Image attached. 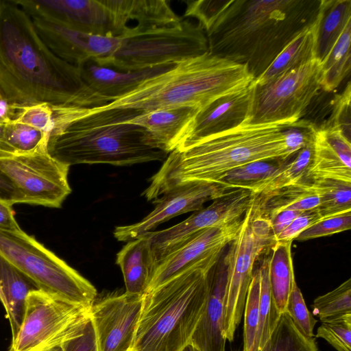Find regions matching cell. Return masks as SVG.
<instances>
[{
  "label": "cell",
  "mask_w": 351,
  "mask_h": 351,
  "mask_svg": "<svg viewBox=\"0 0 351 351\" xmlns=\"http://www.w3.org/2000/svg\"><path fill=\"white\" fill-rule=\"evenodd\" d=\"M15 104L10 102L5 98L0 99V123L8 124L14 120L16 114Z\"/></svg>",
  "instance_id": "51"
},
{
  "label": "cell",
  "mask_w": 351,
  "mask_h": 351,
  "mask_svg": "<svg viewBox=\"0 0 351 351\" xmlns=\"http://www.w3.org/2000/svg\"><path fill=\"white\" fill-rule=\"evenodd\" d=\"M0 92L18 106L49 102L93 108L111 101L88 86L79 66L49 49L30 16L11 1L0 7Z\"/></svg>",
  "instance_id": "1"
},
{
  "label": "cell",
  "mask_w": 351,
  "mask_h": 351,
  "mask_svg": "<svg viewBox=\"0 0 351 351\" xmlns=\"http://www.w3.org/2000/svg\"><path fill=\"white\" fill-rule=\"evenodd\" d=\"M46 351H63L62 345H58L56 346H54L49 350H47Z\"/></svg>",
  "instance_id": "54"
},
{
  "label": "cell",
  "mask_w": 351,
  "mask_h": 351,
  "mask_svg": "<svg viewBox=\"0 0 351 351\" xmlns=\"http://www.w3.org/2000/svg\"><path fill=\"white\" fill-rule=\"evenodd\" d=\"M315 337L325 339L337 351H351V314L322 321Z\"/></svg>",
  "instance_id": "41"
},
{
  "label": "cell",
  "mask_w": 351,
  "mask_h": 351,
  "mask_svg": "<svg viewBox=\"0 0 351 351\" xmlns=\"http://www.w3.org/2000/svg\"><path fill=\"white\" fill-rule=\"evenodd\" d=\"M12 206V204L0 199V230H21L15 219V213Z\"/></svg>",
  "instance_id": "50"
},
{
  "label": "cell",
  "mask_w": 351,
  "mask_h": 351,
  "mask_svg": "<svg viewBox=\"0 0 351 351\" xmlns=\"http://www.w3.org/2000/svg\"><path fill=\"white\" fill-rule=\"evenodd\" d=\"M0 199L12 205L23 204V199L10 180L0 170Z\"/></svg>",
  "instance_id": "48"
},
{
  "label": "cell",
  "mask_w": 351,
  "mask_h": 351,
  "mask_svg": "<svg viewBox=\"0 0 351 351\" xmlns=\"http://www.w3.org/2000/svg\"><path fill=\"white\" fill-rule=\"evenodd\" d=\"M0 256L39 289L73 304L87 307L93 304L95 287L22 229L0 230Z\"/></svg>",
  "instance_id": "7"
},
{
  "label": "cell",
  "mask_w": 351,
  "mask_h": 351,
  "mask_svg": "<svg viewBox=\"0 0 351 351\" xmlns=\"http://www.w3.org/2000/svg\"><path fill=\"white\" fill-rule=\"evenodd\" d=\"M351 21L346 25L337 43L322 63L321 88L335 90L350 75L351 68Z\"/></svg>",
  "instance_id": "33"
},
{
  "label": "cell",
  "mask_w": 351,
  "mask_h": 351,
  "mask_svg": "<svg viewBox=\"0 0 351 351\" xmlns=\"http://www.w3.org/2000/svg\"><path fill=\"white\" fill-rule=\"evenodd\" d=\"M123 38L121 47L100 66L136 72L176 64L208 51L204 30L199 23L188 19Z\"/></svg>",
  "instance_id": "8"
},
{
  "label": "cell",
  "mask_w": 351,
  "mask_h": 351,
  "mask_svg": "<svg viewBox=\"0 0 351 351\" xmlns=\"http://www.w3.org/2000/svg\"><path fill=\"white\" fill-rule=\"evenodd\" d=\"M69 166L48 151L32 154L0 156V170L10 180L23 204L60 208L71 193Z\"/></svg>",
  "instance_id": "12"
},
{
  "label": "cell",
  "mask_w": 351,
  "mask_h": 351,
  "mask_svg": "<svg viewBox=\"0 0 351 351\" xmlns=\"http://www.w3.org/2000/svg\"><path fill=\"white\" fill-rule=\"evenodd\" d=\"M306 179H328L351 183V167L345 164L328 143L322 128H317L314 134L312 159Z\"/></svg>",
  "instance_id": "31"
},
{
  "label": "cell",
  "mask_w": 351,
  "mask_h": 351,
  "mask_svg": "<svg viewBox=\"0 0 351 351\" xmlns=\"http://www.w3.org/2000/svg\"><path fill=\"white\" fill-rule=\"evenodd\" d=\"M282 162L256 161L245 164L228 172L218 183L230 189L251 190L271 176Z\"/></svg>",
  "instance_id": "38"
},
{
  "label": "cell",
  "mask_w": 351,
  "mask_h": 351,
  "mask_svg": "<svg viewBox=\"0 0 351 351\" xmlns=\"http://www.w3.org/2000/svg\"><path fill=\"white\" fill-rule=\"evenodd\" d=\"M2 98H3V97H2V95H1V93L0 92V99H2Z\"/></svg>",
  "instance_id": "55"
},
{
  "label": "cell",
  "mask_w": 351,
  "mask_h": 351,
  "mask_svg": "<svg viewBox=\"0 0 351 351\" xmlns=\"http://www.w3.org/2000/svg\"><path fill=\"white\" fill-rule=\"evenodd\" d=\"M253 81L245 88L223 95L201 109L177 149H183L207 136L247 123L255 90Z\"/></svg>",
  "instance_id": "19"
},
{
  "label": "cell",
  "mask_w": 351,
  "mask_h": 351,
  "mask_svg": "<svg viewBox=\"0 0 351 351\" xmlns=\"http://www.w3.org/2000/svg\"><path fill=\"white\" fill-rule=\"evenodd\" d=\"M254 79L244 65L210 53L176 63L145 80L101 109H130L138 116L157 109L193 106L202 109L215 99L247 87Z\"/></svg>",
  "instance_id": "4"
},
{
  "label": "cell",
  "mask_w": 351,
  "mask_h": 351,
  "mask_svg": "<svg viewBox=\"0 0 351 351\" xmlns=\"http://www.w3.org/2000/svg\"><path fill=\"white\" fill-rule=\"evenodd\" d=\"M322 219L317 208L304 211L295 217L282 232L274 238V243L293 242L300 233Z\"/></svg>",
  "instance_id": "46"
},
{
  "label": "cell",
  "mask_w": 351,
  "mask_h": 351,
  "mask_svg": "<svg viewBox=\"0 0 351 351\" xmlns=\"http://www.w3.org/2000/svg\"><path fill=\"white\" fill-rule=\"evenodd\" d=\"M1 3H2V1H0V7L1 5Z\"/></svg>",
  "instance_id": "56"
},
{
  "label": "cell",
  "mask_w": 351,
  "mask_h": 351,
  "mask_svg": "<svg viewBox=\"0 0 351 351\" xmlns=\"http://www.w3.org/2000/svg\"><path fill=\"white\" fill-rule=\"evenodd\" d=\"M47 151L69 167L78 164L130 166L161 161L168 154L152 147L145 129L136 124L85 125L75 121L49 137Z\"/></svg>",
  "instance_id": "6"
},
{
  "label": "cell",
  "mask_w": 351,
  "mask_h": 351,
  "mask_svg": "<svg viewBox=\"0 0 351 351\" xmlns=\"http://www.w3.org/2000/svg\"><path fill=\"white\" fill-rule=\"evenodd\" d=\"M90 309L40 289L31 291L22 325L8 351H46L62 345L82 333Z\"/></svg>",
  "instance_id": "10"
},
{
  "label": "cell",
  "mask_w": 351,
  "mask_h": 351,
  "mask_svg": "<svg viewBox=\"0 0 351 351\" xmlns=\"http://www.w3.org/2000/svg\"><path fill=\"white\" fill-rule=\"evenodd\" d=\"M199 110L188 106L157 109L142 114L128 123L145 128L150 145L169 154L182 143Z\"/></svg>",
  "instance_id": "22"
},
{
  "label": "cell",
  "mask_w": 351,
  "mask_h": 351,
  "mask_svg": "<svg viewBox=\"0 0 351 351\" xmlns=\"http://www.w3.org/2000/svg\"><path fill=\"white\" fill-rule=\"evenodd\" d=\"M313 139L301 149L291 160L282 162L269 177L250 191L263 197L306 179L313 154Z\"/></svg>",
  "instance_id": "32"
},
{
  "label": "cell",
  "mask_w": 351,
  "mask_h": 351,
  "mask_svg": "<svg viewBox=\"0 0 351 351\" xmlns=\"http://www.w3.org/2000/svg\"><path fill=\"white\" fill-rule=\"evenodd\" d=\"M351 21L350 0H322L317 16L316 59L322 64L347 23Z\"/></svg>",
  "instance_id": "27"
},
{
  "label": "cell",
  "mask_w": 351,
  "mask_h": 351,
  "mask_svg": "<svg viewBox=\"0 0 351 351\" xmlns=\"http://www.w3.org/2000/svg\"><path fill=\"white\" fill-rule=\"evenodd\" d=\"M274 244L270 220L259 209L258 197L243 217L240 230L224 254L227 281L223 301V334L232 341L243 313L255 262Z\"/></svg>",
  "instance_id": "9"
},
{
  "label": "cell",
  "mask_w": 351,
  "mask_h": 351,
  "mask_svg": "<svg viewBox=\"0 0 351 351\" xmlns=\"http://www.w3.org/2000/svg\"><path fill=\"white\" fill-rule=\"evenodd\" d=\"M320 198L317 208L322 218L351 210V183L339 180H311Z\"/></svg>",
  "instance_id": "36"
},
{
  "label": "cell",
  "mask_w": 351,
  "mask_h": 351,
  "mask_svg": "<svg viewBox=\"0 0 351 351\" xmlns=\"http://www.w3.org/2000/svg\"><path fill=\"white\" fill-rule=\"evenodd\" d=\"M32 19L38 34L49 49L76 66L90 60L101 65L124 41L122 37L87 34L43 17Z\"/></svg>",
  "instance_id": "16"
},
{
  "label": "cell",
  "mask_w": 351,
  "mask_h": 351,
  "mask_svg": "<svg viewBox=\"0 0 351 351\" xmlns=\"http://www.w3.org/2000/svg\"><path fill=\"white\" fill-rule=\"evenodd\" d=\"M226 247L145 293L131 351H182L191 343L207 298V274Z\"/></svg>",
  "instance_id": "5"
},
{
  "label": "cell",
  "mask_w": 351,
  "mask_h": 351,
  "mask_svg": "<svg viewBox=\"0 0 351 351\" xmlns=\"http://www.w3.org/2000/svg\"><path fill=\"white\" fill-rule=\"evenodd\" d=\"M126 293L145 294L152 280L156 261L148 233L131 240L117 253Z\"/></svg>",
  "instance_id": "24"
},
{
  "label": "cell",
  "mask_w": 351,
  "mask_h": 351,
  "mask_svg": "<svg viewBox=\"0 0 351 351\" xmlns=\"http://www.w3.org/2000/svg\"><path fill=\"white\" fill-rule=\"evenodd\" d=\"M322 0H230L203 25L208 51L244 65L254 80L317 18Z\"/></svg>",
  "instance_id": "2"
},
{
  "label": "cell",
  "mask_w": 351,
  "mask_h": 351,
  "mask_svg": "<svg viewBox=\"0 0 351 351\" xmlns=\"http://www.w3.org/2000/svg\"><path fill=\"white\" fill-rule=\"evenodd\" d=\"M13 122L21 123L40 129L49 135L64 130L78 117L80 107L41 102L18 106Z\"/></svg>",
  "instance_id": "29"
},
{
  "label": "cell",
  "mask_w": 351,
  "mask_h": 351,
  "mask_svg": "<svg viewBox=\"0 0 351 351\" xmlns=\"http://www.w3.org/2000/svg\"><path fill=\"white\" fill-rule=\"evenodd\" d=\"M255 196L248 189H231L183 221L162 230L148 232L156 262L201 230L241 219Z\"/></svg>",
  "instance_id": "13"
},
{
  "label": "cell",
  "mask_w": 351,
  "mask_h": 351,
  "mask_svg": "<svg viewBox=\"0 0 351 351\" xmlns=\"http://www.w3.org/2000/svg\"><path fill=\"white\" fill-rule=\"evenodd\" d=\"M49 138L47 133L29 125L11 121L5 126L8 156L47 151Z\"/></svg>",
  "instance_id": "34"
},
{
  "label": "cell",
  "mask_w": 351,
  "mask_h": 351,
  "mask_svg": "<svg viewBox=\"0 0 351 351\" xmlns=\"http://www.w3.org/2000/svg\"><path fill=\"white\" fill-rule=\"evenodd\" d=\"M311 307L321 322L351 314V279L316 298Z\"/></svg>",
  "instance_id": "39"
},
{
  "label": "cell",
  "mask_w": 351,
  "mask_h": 351,
  "mask_svg": "<svg viewBox=\"0 0 351 351\" xmlns=\"http://www.w3.org/2000/svg\"><path fill=\"white\" fill-rule=\"evenodd\" d=\"M257 197L261 215L269 220L284 210L303 212L317 208L320 204L314 186L306 179L269 195H257Z\"/></svg>",
  "instance_id": "28"
},
{
  "label": "cell",
  "mask_w": 351,
  "mask_h": 351,
  "mask_svg": "<svg viewBox=\"0 0 351 351\" xmlns=\"http://www.w3.org/2000/svg\"><path fill=\"white\" fill-rule=\"evenodd\" d=\"M144 294L107 297L90 309L99 351H131Z\"/></svg>",
  "instance_id": "15"
},
{
  "label": "cell",
  "mask_w": 351,
  "mask_h": 351,
  "mask_svg": "<svg viewBox=\"0 0 351 351\" xmlns=\"http://www.w3.org/2000/svg\"><path fill=\"white\" fill-rule=\"evenodd\" d=\"M231 189L216 182H193L175 186L153 200L154 209L141 221L116 227L113 234L119 241H130L152 230L160 224L178 215L204 208Z\"/></svg>",
  "instance_id": "14"
},
{
  "label": "cell",
  "mask_w": 351,
  "mask_h": 351,
  "mask_svg": "<svg viewBox=\"0 0 351 351\" xmlns=\"http://www.w3.org/2000/svg\"><path fill=\"white\" fill-rule=\"evenodd\" d=\"M269 256H266L260 265V303L257 332L252 351H260L274 330L280 314L274 304L268 277Z\"/></svg>",
  "instance_id": "35"
},
{
  "label": "cell",
  "mask_w": 351,
  "mask_h": 351,
  "mask_svg": "<svg viewBox=\"0 0 351 351\" xmlns=\"http://www.w3.org/2000/svg\"><path fill=\"white\" fill-rule=\"evenodd\" d=\"M316 128L311 123L298 120L282 131L285 145L295 155L314 138Z\"/></svg>",
  "instance_id": "45"
},
{
  "label": "cell",
  "mask_w": 351,
  "mask_h": 351,
  "mask_svg": "<svg viewBox=\"0 0 351 351\" xmlns=\"http://www.w3.org/2000/svg\"><path fill=\"white\" fill-rule=\"evenodd\" d=\"M286 313L298 330L307 338H314V327L317 320L307 308L302 293L295 280L293 281L288 299Z\"/></svg>",
  "instance_id": "42"
},
{
  "label": "cell",
  "mask_w": 351,
  "mask_h": 351,
  "mask_svg": "<svg viewBox=\"0 0 351 351\" xmlns=\"http://www.w3.org/2000/svg\"><path fill=\"white\" fill-rule=\"evenodd\" d=\"M317 18L299 33L278 55L268 69L256 80L257 86L267 84L285 73L316 59Z\"/></svg>",
  "instance_id": "26"
},
{
  "label": "cell",
  "mask_w": 351,
  "mask_h": 351,
  "mask_svg": "<svg viewBox=\"0 0 351 351\" xmlns=\"http://www.w3.org/2000/svg\"><path fill=\"white\" fill-rule=\"evenodd\" d=\"M302 213L298 210H284L280 212L270 219L273 241L275 237L282 232Z\"/></svg>",
  "instance_id": "49"
},
{
  "label": "cell",
  "mask_w": 351,
  "mask_h": 351,
  "mask_svg": "<svg viewBox=\"0 0 351 351\" xmlns=\"http://www.w3.org/2000/svg\"><path fill=\"white\" fill-rule=\"evenodd\" d=\"M260 351H318L314 338L304 337L285 312L280 315L269 338Z\"/></svg>",
  "instance_id": "37"
},
{
  "label": "cell",
  "mask_w": 351,
  "mask_h": 351,
  "mask_svg": "<svg viewBox=\"0 0 351 351\" xmlns=\"http://www.w3.org/2000/svg\"><path fill=\"white\" fill-rule=\"evenodd\" d=\"M6 124L0 123V156L6 157L8 156V150L5 143V133Z\"/></svg>",
  "instance_id": "52"
},
{
  "label": "cell",
  "mask_w": 351,
  "mask_h": 351,
  "mask_svg": "<svg viewBox=\"0 0 351 351\" xmlns=\"http://www.w3.org/2000/svg\"><path fill=\"white\" fill-rule=\"evenodd\" d=\"M62 347L63 351H99L90 317L86 324L82 333L64 342Z\"/></svg>",
  "instance_id": "47"
},
{
  "label": "cell",
  "mask_w": 351,
  "mask_h": 351,
  "mask_svg": "<svg viewBox=\"0 0 351 351\" xmlns=\"http://www.w3.org/2000/svg\"><path fill=\"white\" fill-rule=\"evenodd\" d=\"M351 210L324 218L313 223L295 239L306 241L319 238L350 230Z\"/></svg>",
  "instance_id": "43"
},
{
  "label": "cell",
  "mask_w": 351,
  "mask_h": 351,
  "mask_svg": "<svg viewBox=\"0 0 351 351\" xmlns=\"http://www.w3.org/2000/svg\"><path fill=\"white\" fill-rule=\"evenodd\" d=\"M39 289L25 275L0 256V300L8 318L13 341L22 325L29 293Z\"/></svg>",
  "instance_id": "25"
},
{
  "label": "cell",
  "mask_w": 351,
  "mask_h": 351,
  "mask_svg": "<svg viewBox=\"0 0 351 351\" xmlns=\"http://www.w3.org/2000/svg\"><path fill=\"white\" fill-rule=\"evenodd\" d=\"M350 83L332 101L331 116L325 128H336L341 131L350 140Z\"/></svg>",
  "instance_id": "44"
},
{
  "label": "cell",
  "mask_w": 351,
  "mask_h": 351,
  "mask_svg": "<svg viewBox=\"0 0 351 351\" xmlns=\"http://www.w3.org/2000/svg\"><path fill=\"white\" fill-rule=\"evenodd\" d=\"M175 65L171 64L136 72H123L100 66L90 60L77 66L88 86L112 101L132 92L145 80L165 73Z\"/></svg>",
  "instance_id": "23"
},
{
  "label": "cell",
  "mask_w": 351,
  "mask_h": 351,
  "mask_svg": "<svg viewBox=\"0 0 351 351\" xmlns=\"http://www.w3.org/2000/svg\"><path fill=\"white\" fill-rule=\"evenodd\" d=\"M110 14L114 36L128 38L149 29L180 23L165 0H100Z\"/></svg>",
  "instance_id": "20"
},
{
  "label": "cell",
  "mask_w": 351,
  "mask_h": 351,
  "mask_svg": "<svg viewBox=\"0 0 351 351\" xmlns=\"http://www.w3.org/2000/svg\"><path fill=\"white\" fill-rule=\"evenodd\" d=\"M261 278L259 268L253 271L244 306L243 350L252 351L258 324Z\"/></svg>",
  "instance_id": "40"
},
{
  "label": "cell",
  "mask_w": 351,
  "mask_h": 351,
  "mask_svg": "<svg viewBox=\"0 0 351 351\" xmlns=\"http://www.w3.org/2000/svg\"><path fill=\"white\" fill-rule=\"evenodd\" d=\"M242 219L204 229L166 254L156 262L146 292L186 271L217 250L227 247L237 235Z\"/></svg>",
  "instance_id": "17"
},
{
  "label": "cell",
  "mask_w": 351,
  "mask_h": 351,
  "mask_svg": "<svg viewBox=\"0 0 351 351\" xmlns=\"http://www.w3.org/2000/svg\"><path fill=\"white\" fill-rule=\"evenodd\" d=\"M31 17H43L95 35L114 36L111 16L100 0H12Z\"/></svg>",
  "instance_id": "18"
},
{
  "label": "cell",
  "mask_w": 351,
  "mask_h": 351,
  "mask_svg": "<svg viewBox=\"0 0 351 351\" xmlns=\"http://www.w3.org/2000/svg\"><path fill=\"white\" fill-rule=\"evenodd\" d=\"M292 241L275 242L271 246L268 277L272 300L279 314L286 312L295 280L291 255Z\"/></svg>",
  "instance_id": "30"
},
{
  "label": "cell",
  "mask_w": 351,
  "mask_h": 351,
  "mask_svg": "<svg viewBox=\"0 0 351 351\" xmlns=\"http://www.w3.org/2000/svg\"><path fill=\"white\" fill-rule=\"evenodd\" d=\"M293 123L285 121L252 124L207 136L167 157L143 191L154 200L168 189L184 183L218 182L230 171L256 161L286 162L293 156L282 131Z\"/></svg>",
  "instance_id": "3"
},
{
  "label": "cell",
  "mask_w": 351,
  "mask_h": 351,
  "mask_svg": "<svg viewBox=\"0 0 351 351\" xmlns=\"http://www.w3.org/2000/svg\"><path fill=\"white\" fill-rule=\"evenodd\" d=\"M223 253L207 274V298L190 343L199 351H225L223 327L227 269Z\"/></svg>",
  "instance_id": "21"
},
{
  "label": "cell",
  "mask_w": 351,
  "mask_h": 351,
  "mask_svg": "<svg viewBox=\"0 0 351 351\" xmlns=\"http://www.w3.org/2000/svg\"><path fill=\"white\" fill-rule=\"evenodd\" d=\"M182 351H199L196 347L191 343L188 344L185 346Z\"/></svg>",
  "instance_id": "53"
},
{
  "label": "cell",
  "mask_w": 351,
  "mask_h": 351,
  "mask_svg": "<svg viewBox=\"0 0 351 351\" xmlns=\"http://www.w3.org/2000/svg\"><path fill=\"white\" fill-rule=\"evenodd\" d=\"M322 64L315 59L261 86L256 84L247 123H294L321 88Z\"/></svg>",
  "instance_id": "11"
}]
</instances>
